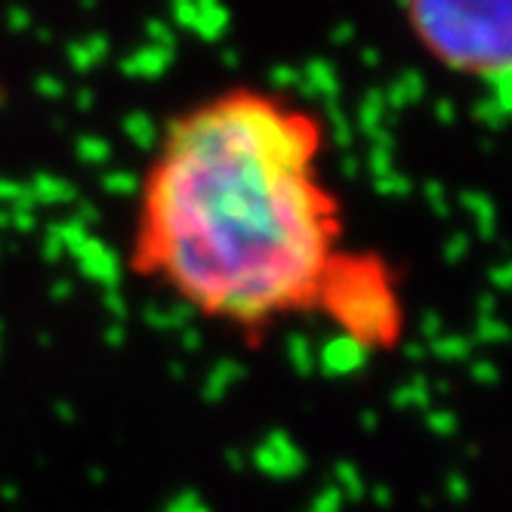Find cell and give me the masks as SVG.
<instances>
[{"instance_id":"7a4b0ae2","label":"cell","mask_w":512,"mask_h":512,"mask_svg":"<svg viewBox=\"0 0 512 512\" xmlns=\"http://www.w3.org/2000/svg\"><path fill=\"white\" fill-rule=\"evenodd\" d=\"M411 28L423 47L460 75L512 81V0L414 4Z\"/></svg>"},{"instance_id":"6da1fadb","label":"cell","mask_w":512,"mask_h":512,"mask_svg":"<svg viewBox=\"0 0 512 512\" xmlns=\"http://www.w3.org/2000/svg\"><path fill=\"white\" fill-rule=\"evenodd\" d=\"M312 121L260 96L182 118L149 182L145 250L192 303L260 324L321 294L334 207L309 173Z\"/></svg>"},{"instance_id":"52a82bcc","label":"cell","mask_w":512,"mask_h":512,"mask_svg":"<svg viewBox=\"0 0 512 512\" xmlns=\"http://www.w3.org/2000/svg\"><path fill=\"white\" fill-rule=\"evenodd\" d=\"M235 371H241V368H235V364H229V361H223V364H219V368L213 371V380L207 383V392L213 395V398H219V392H223L238 374Z\"/></svg>"},{"instance_id":"9c48e42d","label":"cell","mask_w":512,"mask_h":512,"mask_svg":"<svg viewBox=\"0 0 512 512\" xmlns=\"http://www.w3.org/2000/svg\"><path fill=\"white\" fill-rule=\"evenodd\" d=\"M192 500H195V494L179 497V500H173V503L167 506V512H192V509H189V506H192ZM195 512H207V506H198Z\"/></svg>"},{"instance_id":"277c9868","label":"cell","mask_w":512,"mask_h":512,"mask_svg":"<svg viewBox=\"0 0 512 512\" xmlns=\"http://www.w3.org/2000/svg\"><path fill=\"white\" fill-rule=\"evenodd\" d=\"M167 56H170V50L155 44L149 50L136 53L130 62H124V71H136V75H158V71H164V65H167Z\"/></svg>"},{"instance_id":"3957f363","label":"cell","mask_w":512,"mask_h":512,"mask_svg":"<svg viewBox=\"0 0 512 512\" xmlns=\"http://www.w3.org/2000/svg\"><path fill=\"white\" fill-rule=\"evenodd\" d=\"M321 290L331 294V309L346 324L349 340H355L361 349L368 343H380L392 334L395 327V303L386 290L383 272L371 269H337L331 263L324 275Z\"/></svg>"},{"instance_id":"8992f818","label":"cell","mask_w":512,"mask_h":512,"mask_svg":"<svg viewBox=\"0 0 512 512\" xmlns=\"http://www.w3.org/2000/svg\"><path fill=\"white\" fill-rule=\"evenodd\" d=\"M127 133L139 142V145H145V149H149V145H155V139H158V127L145 118V115H136V118H130L127 121Z\"/></svg>"},{"instance_id":"5b68a950","label":"cell","mask_w":512,"mask_h":512,"mask_svg":"<svg viewBox=\"0 0 512 512\" xmlns=\"http://www.w3.org/2000/svg\"><path fill=\"white\" fill-rule=\"evenodd\" d=\"M71 62H75V68H93L102 56H105V38H90V41H84V44H75L71 47Z\"/></svg>"},{"instance_id":"ba28073f","label":"cell","mask_w":512,"mask_h":512,"mask_svg":"<svg viewBox=\"0 0 512 512\" xmlns=\"http://www.w3.org/2000/svg\"><path fill=\"white\" fill-rule=\"evenodd\" d=\"M108 155H112V149H108L105 139H96V136L81 139V158L84 161H105Z\"/></svg>"}]
</instances>
